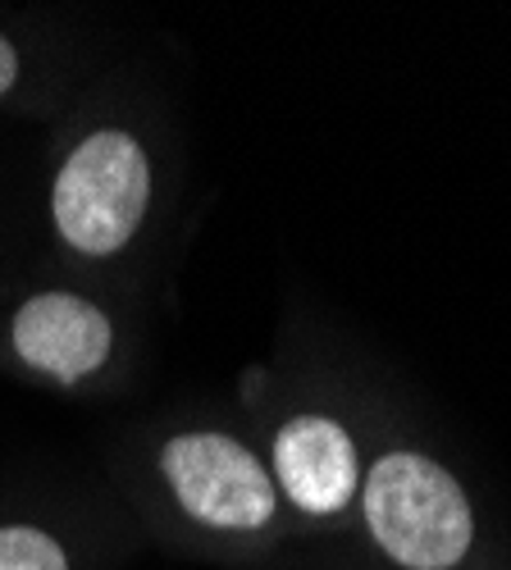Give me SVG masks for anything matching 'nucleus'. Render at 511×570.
<instances>
[{"label": "nucleus", "instance_id": "5", "mask_svg": "<svg viewBox=\"0 0 511 570\" xmlns=\"http://www.w3.org/2000/svg\"><path fill=\"white\" fill-rule=\"evenodd\" d=\"M14 347L28 365L73 384L110 356V320L69 293L32 297L14 320Z\"/></svg>", "mask_w": 511, "mask_h": 570}, {"label": "nucleus", "instance_id": "1", "mask_svg": "<svg viewBox=\"0 0 511 570\" xmlns=\"http://www.w3.org/2000/svg\"><path fill=\"white\" fill-rule=\"evenodd\" d=\"M365 520L380 548L411 570H448L471 548V507L430 456L393 452L370 470Z\"/></svg>", "mask_w": 511, "mask_h": 570}, {"label": "nucleus", "instance_id": "2", "mask_svg": "<svg viewBox=\"0 0 511 570\" xmlns=\"http://www.w3.org/2000/svg\"><path fill=\"white\" fill-rule=\"evenodd\" d=\"M151 197V169L128 132H91L56 178V224L87 256L119 252Z\"/></svg>", "mask_w": 511, "mask_h": 570}, {"label": "nucleus", "instance_id": "6", "mask_svg": "<svg viewBox=\"0 0 511 570\" xmlns=\"http://www.w3.org/2000/svg\"><path fill=\"white\" fill-rule=\"evenodd\" d=\"M0 570H69L60 543L41 530H0Z\"/></svg>", "mask_w": 511, "mask_h": 570}, {"label": "nucleus", "instance_id": "3", "mask_svg": "<svg viewBox=\"0 0 511 570\" xmlns=\"http://www.w3.org/2000/svg\"><path fill=\"white\" fill-rule=\"evenodd\" d=\"M165 474L197 520L219 530H256L274 515V484L261 461L224 434H183L165 448Z\"/></svg>", "mask_w": 511, "mask_h": 570}, {"label": "nucleus", "instance_id": "7", "mask_svg": "<svg viewBox=\"0 0 511 570\" xmlns=\"http://www.w3.org/2000/svg\"><path fill=\"white\" fill-rule=\"evenodd\" d=\"M10 82H14V51H10V41L0 37V97H6Z\"/></svg>", "mask_w": 511, "mask_h": 570}, {"label": "nucleus", "instance_id": "4", "mask_svg": "<svg viewBox=\"0 0 511 570\" xmlns=\"http://www.w3.org/2000/svg\"><path fill=\"white\" fill-rule=\"evenodd\" d=\"M274 465H278L284 493L311 515L343 511L356 493L352 439L324 415L288 420L284 430H278V443H274Z\"/></svg>", "mask_w": 511, "mask_h": 570}]
</instances>
